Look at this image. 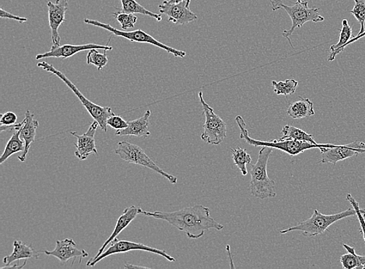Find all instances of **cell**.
<instances>
[{
    "label": "cell",
    "mask_w": 365,
    "mask_h": 269,
    "mask_svg": "<svg viewBox=\"0 0 365 269\" xmlns=\"http://www.w3.org/2000/svg\"><path fill=\"white\" fill-rule=\"evenodd\" d=\"M0 11H1V13H0V17L1 18H7V19L14 20L21 23H26L28 21L27 18L10 14L8 11H6L3 8L0 9Z\"/></svg>",
    "instance_id": "e575fe53"
},
{
    "label": "cell",
    "mask_w": 365,
    "mask_h": 269,
    "mask_svg": "<svg viewBox=\"0 0 365 269\" xmlns=\"http://www.w3.org/2000/svg\"><path fill=\"white\" fill-rule=\"evenodd\" d=\"M144 216L162 219L178 230L184 232L190 239H199L210 229L222 230L224 226L215 221L210 216L208 207L203 205H195L173 212H150L141 209Z\"/></svg>",
    "instance_id": "6da1fadb"
},
{
    "label": "cell",
    "mask_w": 365,
    "mask_h": 269,
    "mask_svg": "<svg viewBox=\"0 0 365 269\" xmlns=\"http://www.w3.org/2000/svg\"><path fill=\"white\" fill-rule=\"evenodd\" d=\"M131 250H144V252L154 253L164 257V259H166L168 261L171 262L176 261L172 256L169 255L163 250L152 248L141 243H136L128 241H119L118 238H117V239L111 243V246L106 249L105 252L99 257V258L92 261H88L87 266L94 267L97 264V263H99L101 260L107 258L108 256L126 253L131 252Z\"/></svg>",
    "instance_id": "30bf717a"
},
{
    "label": "cell",
    "mask_w": 365,
    "mask_h": 269,
    "mask_svg": "<svg viewBox=\"0 0 365 269\" xmlns=\"http://www.w3.org/2000/svg\"><path fill=\"white\" fill-rule=\"evenodd\" d=\"M38 67L44 71L52 73V75L57 76L61 79L68 87L72 91V93L77 96L78 99L82 103V105L87 109L89 114L95 120L99 122L101 129L106 133L108 131L107 121L109 118L115 115L111 107H105L97 105V104L91 102L85 97L79 89L75 83H72L70 79L63 74L62 72L57 70L55 67L46 62H41L38 63Z\"/></svg>",
    "instance_id": "8992f818"
},
{
    "label": "cell",
    "mask_w": 365,
    "mask_h": 269,
    "mask_svg": "<svg viewBox=\"0 0 365 269\" xmlns=\"http://www.w3.org/2000/svg\"><path fill=\"white\" fill-rule=\"evenodd\" d=\"M322 159L319 163L336 164L339 162L365 153V142H355L345 145H334L330 148H321Z\"/></svg>",
    "instance_id": "8fae6325"
},
{
    "label": "cell",
    "mask_w": 365,
    "mask_h": 269,
    "mask_svg": "<svg viewBox=\"0 0 365 269\" xmlns=\"http://www.w3.org/2000/svg\"><path fill=\"white\" fill-rule=\"evenodd\" d=\"M99 122L95 120L90 125L88 131L83 134H78L77 132H70L71 136H75L77 139V142L75 144L76 147L75 155L78 159L83 161L87 159L90 155L99 154V151L96 148L95 143V133L97 128H99Z\"/></svg>",
    "instance_id": "2e32d148"
},
{
    "label": "cell",
    "mask_w": 365,
    "mask_h": 269,
    "mask_svg": "<svg viewBox=\"0 0 365 269\" xmlns=\"http://www.w3.org/2000/svg\"><path fill=\"white\" fill-rule=\"evenodd\" d=\"M182 1H184V0H168V2L170 3H179ZM188 2L190 4L191 0H188Z\"/></svg>",
    "instance_id": "f35d334b"
},
{
    "label": "cell",
    "mask_w": 365,
    "mask_h": 269,
    "mask_svg": "<svg viewBox=\"0 0 365 269\" xmlns=\"http://www.w3.org/2000/svg\"><path fill=\"white\" fill-rule=\"evenodd\" d=\"M283 137L281 140H296L300 142H307L312 144L315 142L313 134L308 133L305 131L291 125H285L282 129Z\"/></svg>",
    "instance_id": "484cf974"
},
{
    "label": "cell",
    "mask_w": 365,
    "mask_h": 269,
    "mask_svg": "<svg viewBox=\"0 0 365 269\" xmlns=\"http://www.w3.org/2000/svg\"><path fill=\"white\" fill-rule=\"evenodd\" d=\"M365 36V32L362 34H357L355 38L351 39L343 47L342 49V52H344L346 47H348V45L353 44V43H355L357 41L360 40L361 39L364 38Z\"/></svg>",
    "instance_id": "d590c367"
},
{
    "label": "cell",
    "mask_w": 365,
    "mask_h": 269,
    "mask_svg": "<svg viewBox=\"0 0 365 269\" xmlns=\"http://www.w3.org/2000/svg\"><path fill=\"white\" fill-rule=\"evenodd\" d=\"M357 213L354 208L331 215H325L317 210H314L313 216L306 221L298 222L297 224L288 229L282 230L279 233L284 235L292 231H301L304 236L313 237L324 234L332 224L340 219L349 217L356 216Z\"/></svg>",
    "instance_id": "5b68a950"
},
{
    "label": "cell",
    "mask_w": 365,
    "mask_h": 269,
    "mask_svg": "<svg viewBox=\"0 0 365 269\" xmlns=\"http://www.w3.org/2000/svg\"><path fill=\"white\" fill-rule=\"evenodd\" d=\"M27 263H28V259L26 260V261H24L23 263V265L22 266H18V265H14V266H5L2 268H0V269H15V268H17V269H21L23 268L24 266H26L27 265Z\"/></svg>",
    "instance_id": "8d00e7d4"
},
{
    "label": "cell",
    "mask_w": 365,
    "mask_h": 269,
    "mask_svg": "<svg viewBox=\"0 0 365 269\" xmlns=\"http://www.w3.org/2000/svg\"><path fill=\"white\" fill-rule=\"evenodd\" d=\"M39 126V120L34 119V114L28 109L21 129V138L26 143V149L22 152L21 155L18 157L21 162L26 161L30 145L34 142Z\"/></svg>",
    "instance_id": "ac0fdd59"
},
{
    "label": "cell",
    "mask_w": 365,
    "mask_h": 269,
    "mask_svg": "<svg viewBox=\"0 0 365 269\" xmlns=\"http://www.w3.org/2000/svg\"><path fill=\"white\" fill-rule=\"evenodd\" d=\"M344 248L348 250V254L340 257V262L344 269H365V256L359 255L355 248L344 244Z\"/></svg>",
    "instance_id": "603a6c76"
},
{
    "label": "cell",
    "mask_w": 365,
    "mask_h": 269,
    "mask_svg": "<svg viewBox=\"0 0 365 269\" xmlns=\"http://www.w3.org/2000/svg\"><path fill=\"white\" fill-rule=\"evenodd\" d=\"M84 23L89 24V25H93L95 27L100 28L108 30L112 34L121 38H124L132 42L144 43V44H150L157 47L163 49L168 53H171L176 58H185L186 53L184 51L177 50V49L162 44L161 42L156 40L153 36L148 33H146L142 30H133V32H124V30H119L112 26L110 24L104 23L100 21L90 20L88 18L84 19Z\"/></svg>",
    "instance_id": "ba28073f"
},
{
    "label": "cell",
    "mask_w": 365,
    "mask_h": 269,
    "mask_svg": "<svg viewBox=\"0 0 365 269\" xmlns=\"http://www.w3.org/2000/svg\"><path fill=\"white\" fill-rule=\"evenodd\" d=\"M272 85L275 88V93L279 96H290L295 93L298 82L293 78L286 79L285 81H273Z\"/></svg>",
    "instance_id": "83f0119b"
},
{
    "label": "cell",
    "mask_w": 365,
    "mask_h": 269,
    "mask_svg": "<svg viewBox=\"0 0 365 269\" xmlns=\"http://www.w3.org/2000/svg\"><path fill=\"white\" fill-rule=\"evenodd\" d=\"M39 255L38 252L32 247L28 246L21 241H14V250L11 255L6 256L3 259L5 266H10L18 260L35 259H39Z\"/></svg>",
    "instance_id": "ffe728a7"
},
{
    "label": "cell",
    "mask_w": 365,
    "mask_h": 269,
    "mask_svg": "<svg viewBox=\"0 0 365 269\" xmlns=\"http://www.w3.org/2000/svg\"><path fill=\"white\" fill-rule=\"evenodd\" d=\"M97 50L99 49H90L89 50L87 56V64L94 65L97 67V70L101 71L108 63V51L105 50L104 53L101 54Z\"/></svg>",
    "instance_id": "f1b7e54d"
},
{
    "label": "cell",
    "mask_w": 365,
    "mask_h": 269,
    "mask_svg": "<svg viewBox=\"0 0 365 269\" xmlns=\"http://www.w3.org/2000/svg\"><path fill=\"white\" fill-rule=\"evenodd\" d=\"M141 208L138 206H132L127 207L126 209L124 210V213H121V215L119 217L111 236L109 237L106 241L102 244V246L99 250V252H97L95 257L91 259L89 262L97 259L105 252L108 244H110L117 239V237L121 233V232H123V230L133 222V219H135L139 214H141Z\"/></svg>",
    "instance_id": "e0dca14e"
},
{
    "label": "cell",
    "mask_w": 365,
    "mask_h": 269,
    "mask_svg": "<svg viewBox=\"0 0 365 269\" xmlns=\"http://www.w3.org/2000/svg\"><path fill=\"white\" fill-rule=\"evenodd\" d=\"M273 11L283 10L290 17L292 26L289 30H284L282 36L287 39L292 48H295L290 40L296 28H300L304 24L312 21L315 23L324 21L325 18L319 14V8H309L306 0H297L293 6H288L282 0H271Z\"/></svg>",
    "instance_id": "3957f363"
},
{
    "label": "cell",
    "mask_w": 365,
    "mask_h": 269,
    "mask_svg": "<svg viewBox=\"0 0 365 269\" xmlns=\"http://www.w3.org/2000/svg\"><path fill=\"white\" fill-rule=\"evenodd\" d=\"M107 124L108 126L117 131L125 129L128 127V122L121 118L120 116L115 114L108 119Z\"/></svg>",
    "instance_id": "d6a6232c"
},
{
    "label": "cell",
    "mask_w": 365,
    "mask_h": 269,
    "mask_svg": "<svg viewBox=\"0 0 365 269\" xmlns=\"http://www.w3.org/2000/svg\"><path fill=\"white\" fill-rule=\"evenodd\" d=\"M231 154L237 168H238L243 175H248L247 164H250L252 162L251 155L248 154L247 150L241 148L231 149Z\"/></svg>",
    "instance_id": "4316f807"
},
{
    "label": "cell",
    "mask_w": 365,
    "mask_h": 269,
    "mask_svg": "<svg viewBox=\"0 0 365 269\" xmlns=\"http://www.w3.org/2000/svg\"><path fill=\"white\" fill-rule=\"evenodd\" d=\"M354 8L351 10V14L355 16L359 23L361 24V30L358 34H362L365 32V0H355Z\"/></svg>",
    "instance_id": "f546056e"
},
{
    "label": "cell",
    "mask_w": 365,
    "mask_h": 269,
    "mask_svg": "<svg viewBox=\"0 0 365 269\" xmlns=\"http://www.w3.org/2000/svg\"><path fill=\"white\" fill-rule=\"evenodd\" d=\"M112 38L109 39L108 44L106 45H100L96 44H86L80 45H64L62 46L53 47L52 46L51 50L48 52L37 54L35 58L41 60L43 58H70L76 54L83 52L89 51L90 49H101L103 51H112L113 47L108 46L109 42H110Z\"/></svg>",
    "instance_id": "9a60e30c"
},
{
    "label": "cell",
    "mask_w": 365,
    "mask_h": 269,
    "mask_svg": "<svg viewBox=\"0 0 365 269\" xmlns=\"http://www.w3.org/2000/svg\"><path fill=\"white\" fill-rule=\"evenodd\" d=\"M56 248L52 250H40L46 255L56 257L63 264H66L69 260L72 259V266H74L75 260L79 258L81 263L82 260L88 258L89 253L86 250L79 249L76 241L72 238H65L62 241L57 240Z\"/></svg>",
    "instance_id": "7c38bea8"
},
{
    "label": "cell",
    "mask_w": 365,
    "mask_h": 269,
    "mask_svg": "<svg viewBox=\"0 0 365 269\" xmlns=\"http://www.w3.org/2000/svg\"><path fill=\"white\" fill-rule=\"evenodd\" d=\"M17 120V116L14 112H7L1 114V120H0V124L2 126H10L16 124Z\"/></svg>",
    "instance_id": "836d02e7"
},
{
    "label": "cell",
    "mask_w": 365,
    "mask_h": 269,
    "mask_svg": "<svg viewBox=\"0 0 365 269\" xmlns=\"http://www.w3.org/2000/svg\"><path fill=\"white\" fill-rule=\"evenodd\" d=\"M150 115L151 111L148 109L141 118L128 121V127L125 129L117 131L115 136L119 137L136 136L144 138H149L150 136V132L148 130Z\"/></svg>",
    "instance_id": "d6986e66"
},
{
    "label": "cell",
    "mask_w": 365,
    "mask_h": 269,
    "mask_svg": "<svg viewBox=\"0 0 365 269\" xmlns=\"http://www.w3.org/2000/svg\"><path fill=\"white\" fill-rule=\"evenodd\" d=\"M346 200L350 202L351 205L356 211V216L357 217L359 222H360L361 231L362 234L363 235L364 241L365 243V211L361 209L360 206H359V204L355 200V199L352 197L351 194L346 195Z\"/></svg>",
    "instance_id": "1f68e13d"
},
{
    "label": "cell",
    "mask_w": 365,
    "mask_h": 269,
    "mask_svg": "<svg viewBox=\"0 0 365 269\" xmlns=\"http://www.w3.org/2000/svg\"><path fill=\"white\" fill-rule=\"evenodd\" d=\"M120 1L121 6H123L121 11H123L124 13L131 14H139L155 18L158 22L162 21L161 14H155L153 12L146 9L143 6L137 3L136 0H120Z\"/></svg>",
    "instance_id": "d4e9b609"
},
{
    "label": "cell",
    "mask_w": 365,
    "mask_h": 269,
    "mask_svg": "<svg viewBox=\"0 0 365 269\" xmlns=\"http://www.w3.org/2000/svg\"><path fill=\"white\" fill-rule=\"evenodd\" d=\"M198 96L206 118L201 139L209 144L219 145L227 138L226 123L215 113L214 109L206 103L202 92H199Z\"/></svg>",
    "instance_id": "9c48e42d"
},
{
    "label": "cell",
    "mask_w": 365,
    "mask_h": 269,
    "mask_svg": "<svg viewBox=\"0 0 365 269\" xmlns=\"http://www.w3.org/2000/svg\"><path fill=\"white\" fill-rule=\"evenodd\" d=\"M115 153L128 163L138 164V166L154 171V172L167 179L172 184H176L178 182L177 177L164 172L138 145L132 144L124 140V142L118 143L117 149L115 150Z\"/></svg>",
    "instance_id": "52a82bcc"
},
{
    "label": "cell",
    "mask_w": 365,
    "mask_h": 269,
    "mask_svg": "<svg viewBox=\"0 0 365 269\" xmlns=\"http://www.w3.org/2000/svg\"><path fill=\"white\" fill-rule=\"evenodd\" d=\"M113 17L121 24V28L128 30L135 28L138 17L131 14L124 13L123 11H118L113 14Z\"/></svg>",
    "instance_id": "4dcf8cb0"
},
{
    "label": "cell",
    "mask_w": 365,
    "mask_h": 269,
    "mask_svg": "<svg viewBox=\"0 0 365 269\" xmlns=\"http://www.w3.org/2000/svg\"><path fill=\"white\" fill-rule=\"evenodd\" d=\"M69 2L70 0H56L55 3L50 1L47 3L53 47L60 46L59 29L66 21L65 17L69 8Z\"/></svg>",
    "instance_id": "5bb4252c"
},
{
    "label": "cell",
    "mask_w": 365,
    "mask_h": 269,
    "mask_svg": "<svg viewBox=\"0 0 365 269\" xmlns=\"http://www.w3.org/2000/svg\"><path fill=\"white\" fill-rule=\"evenodd\" d=\"M352 28L348 20H343L342 29L340 30V35L337 44L331 47V53L328 57V62L335 60L337 56L342 53V49L352 38Z\"/></svg>",
    "instance_id": "cb8c5ba5"
},
{
    "label": "cell",
    "mask_w": 365,
    "mask_h": 269,
    "mask_svg": "<svg viewBox=\"0 0 365 269\" xmlns=\"http://www.w3.org/2000/svg\"><path fill=\"white\" fill-rule=\"evenodd\" d=\"M273 149L263 147L259 151L257 162L251 166V181L249 189L255 197L266 200L277 197L276 183L267 174V164Z\"/></svg>",
    "instance_id": "7a4b0ae2"
},
{
    "label": "cell",
    "mask_w": 365,
    "mask_h": 269,
    "mask_svg": "<svg viewBox=\"0 0 365 269\" xmlns=\"http://www.w3.org/2000/svg\"><path fill=\"white\" fill-rule=\"evenodd\" d=\"M287 114L291 118L299 120L315 115L314 103L308 98L299 97V100L292 103Z\"/></svg>",
    "instance_id": "44dd1931"
},
{
    "label": "cell",
    "mask_w": 365,
    "mask_h": 269,
    "mask_svg": "<svg viewBox=\"0 0 365 269\" xmlns=\"http://www.w3.org/2000/svg\"><path fill=\"white\" fill-rule=\"evenodd\" d=\"M124 267L126 268H148V267H145V266H133V265L129 264V263H127V264H126Z\"/></svg>",
    "instance_id": "74e56055"
},
{
    "label": "cell",
    "mask_w": 365,
    "mask_h": 269,
    "mask_svg": "<svg viewBox=\"0 0 365 269\" xmlns=\"http://www.w3.org/2000/svg\"><path fill=\"white\" fill-rule=\"evenodd\" d=\"M21 129L14 131L8 142L6 144L4 151L0 158V164H3L8 159L17 153L23 152L26 149V143L21 138Z\"/></svg>",
    "instance_id": "7402d4cb"
},
{
    "label": "cell",
    "mask_w": 365,
    "mask_h": 269,
    "mask_svg": "<svg viewBox=\"0 0 365 269\" xmlns=\"http://www.w3.org/2000/svg\"><path fill=\"white\" fill-rule=\"evenodd\" d=\"M159 11L161 14L168 17V22L179 25H185L198 19L197 16L190 9L188 0L179 3H170L167 0H164L159 6Z\"/></svg>",
    "instance_id": "4fadbf2b"
},
{
    "label": "cell",
    "mask_w": 365,
    "mask_h": 269,
    "mask_svg": "<svg viewBox=\"0 0 365 269\" xmlns=\"http://www.w3.org/2000/svg\"><path fill=\"white\" fill-rule=\"evenodd\" d=\"M235 122L239 127L241 131L240 138L245 140V142L254 147H268L273 149L281 150L287 153L290 156H297L302 154L304 151L313 149L330 148L333 146L332 144H312L307 142H300L296 140H275L271 142H263L253 139L249 137L248 131L246 128V124L241 116H237Z\"/></svg>",
    "instance_id": "277c9868"
}]
</instances>
